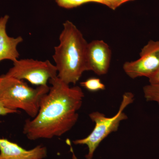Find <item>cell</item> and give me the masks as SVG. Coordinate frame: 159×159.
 <instances>
[{
    "mask_svg": "<svg viewBox=\"0 0 159 159\" xmlns=\"http://www.w3.org/2000/svg\"><path fill=\"white\" fill-rule=\"evenodd\" d=\"M68 142H69V145H70V151L72 153V159H77V157L75 155V153H74L73 148H72V146H71L70 142V141H68Z\"/></svg>",
    "mask_w": 159,
    "mask_h": 159,
    "instance_id": "obj_16",
    "label": "cell"
},
{
    "mask_svg": "<svg viewBox=\"0 0 159 159\" xmlns=\"http://www.w3.org/2000/svg\"><path fill=\"white\" fill-rule=\"evenodd\" d=\"M87 57L89 71L99 76L107 74L110 66L111 51L104 41L96 40L88 43Z\"/></svg>",
    "mask_w": 159,
    "mask_h": 159,
    "instance_id": "obj_7",
    "label": "cell"
},
{
    "mask_svg": "<svg viewBox=\"0 0 159 159\" xmlns=\"http://www.w3.org/2000/svg\"><path fill=\"white\" fill-rule=\"evenodd\" d=\"M60 7L70 9L79 7L84 4L89 3H96L102 4V0H55Z\"/></svg>",
    "mask_w": 159,
    "mask_h": 159,
    "instance_id": "obj_11",
    "label": "cell"
},
{
    "mask_svg": "<svg viewBox=\"0 0 159 159\" xmlns=\"http://www.w3.org/2000/svg\"><path fill=\"white\" fill-rule=\"evenodd\" d=\"M159 68V41H149L141 50L140 58L127 61L123 69L132 79L145 77L149 78Z\"/></svg>",
    "mask_w": 159,
    "mask_h": 159,
    "instance_id": "obj_6",
    "label": "cell"
},
{
    "mask_svg": "<svg viewBox=\"0 0 159 159\" xmlns=\"http://www.w3.org/2000/svg\"><path fill=\"white\" fill-rule=\"evenodd\" d=\"M49 89L48 85L33 88L22 80L4 75L0 77L1 102L9 109L22 110L32 119L37 115L41 99Z\"/></svg>",
    "mask_w": 159,
    "mask_h": 159,
    "instance_id": "obj_3",
    "label": "cell"
},
{
    "mask_svg": "<svg viewBox=\"0 0 159 159\" xmlns=\"http://www.w3.org/2000/svg\"><path fill=\"white\" fill-rule=\"evenodd\" d=\"M134 100V94L130 92H126L122 96L118 112L113 116L106 117L104 114L98 111L93 112L89 115L91 120L95 123L93 129L86 138L73 141L75 145L87 146L89 151L85 156L86 159L93 158L94 152L100 143L111 133L117 131L121 122L128 119L124 111L133 102Z\"/></svg>",
    "mask_w": 159,
    "mask_h": 159,
    "instance_id": "obj_4",
    "label": "cell"
},
{
    "mask_svg": "<svg viewBox=\"0 0 159 159\" xmlns=\"http://www.w3.org/2000/svg\"><path fill=\"white\" fill-rule=\"evenodd\" d=\"M143 93L146 101L156 102L159 105V83L145 85Z\"/></svg>",
    "mask_w": 159,
    "mask_h": 159,
    "instance_id": "obj_10",
    "label": "cell"
},
{
    "mask_svg": "<svg viewBox=\"0 0 159 159\" xmlns=\"http://www.w3.org/2000/svg\"><path fill=\"white\" fill-rule=\"evenodd\" d=\"M148 81L149 84H151L159 83V68L154 74H152L149 78H148Z\"/></svg>",
    "mask_w": 159,
    "mask_h": 159,
    "instance_id": "obj_15",
    "label": "cell"
},
{
    "mask_svg": "<svg viewBox=\"0 0 159 159\" xmlns=\"http://www.w3.org/2000/svg\"><path fill=\"white\" fill-rule=\"evenodd\" d=\"M130 1L133 0H102V4L115 10L123 3Z\"/></svg>",
    "mask_w": 159,
    "mask_h": 159,
    "instance_id": "obj_13",
    "label": "cell"
},
{
    "mask_svg": "<svg viewBox=\"0 0 159 159\" xmlns=\"http://www.w3.org/2000/svg\"><path fill=\"white\" fill-rule=\"evenodd\" d=\"M49 82L51 86L41 99L37 115L25 121L23 133L30 140L61 136L78 121L84 97L82 89L70 87L57 77Z\"/></svg>",
    "mask_w": 159,
    "mask_h": 159,
    "instance_id": "obj_1",
    "label": "cell"
},
{
    "mask_svg": "<svg viewBox=\"0 0 159 159\" xmlns=\"http://www.w3.org/2000/svg\"><path fill=\"white\" fill-rule=\"evenodd\" d=\"M47 156V148L42 145L27 150L17 143L0 138V159H43Z\"/></svg>",
    "mask_w": 159,
    "mask_h": 159,
    "instance_id": "obj_8",
    "label": "cell"
},
{
    "mask_svg": "<svg viewBox=\"0 0 159 159\" xmlns=\"http://www.w3.org/2000/svg\"><path fill=\"white\" fill-rule=\"evenodd\" d=\"M80 85L90 92H95L103 90L105 89V85L99 78L92 77L85 81L80 82Z\"/></svg>",
    "mask_w": 159,
    "mask_h": 159,
    "instance_id": "obj_12",
    "label": "cell"
},
{
    "mask_svg": "<svg viewBox=\"0 0 159 159\" xmlns=\"http://www.w3.org/2000/svg\"><path fill=\"white\" fill-rule=\"evenodd\" d=\"M20 111L18 110H11L6 108L0 101V116H5L9 114L18 113Z\"/></svg>",
    "mask_w": 159,
    "mask_h": 159,
    "instance_id": "obj_14",
    "label": "cell"
},
{
    "mask_svg": "<svg viewBox=\"0 0 159 159\" xmlns=\"http://www.w3.org/2000/svg\"><path fill=\"white\" fill-rule=\"evenodd\" d=\"M53 56L57 77L66 84H76L84 72L89 71L87 57L88 43L72 22L66 21Z\"/></svg>",
    "mask_w": 159,
    "mask_h": 159,
    "instance_id": "obj_2",
    "label": "cell"
},
{
    "mask_svg": "<svg viewBox=\"0 0 159 159\" xmlns=\"http://www.w3.org/2000/svg\"><path fill=\"white\" fill-rule=\"evenodd\" d=\"M4 75L26 80L31 84L39 86L48 85L50 79L57 77V71L56 66L50 61L24 59L13 61V67Z\"/></svg>",
    "mask_w": 159,
    "mask_h": 159,
    "instance_id": "obj_5",
    "label": "cell"
},
{
    "mask_svg": "<svg viewBox=\"0 0 159 159\" xmlns=\"http://www.w3.org/2000/svg\"><path fill=\"white\" fill-rule=\"evenodd\" d=\"M9 18L8 15L0 17V61L6 59L13 62L17 60L20 55L17 47L23 41L21 36L14 38L8 36L6 28Z\"/></svg>",
    "mask_w": 159,
    "mask_h": 159,
    "instance_id": "obj_9",
    "label": "cell"
}]
</instances>
